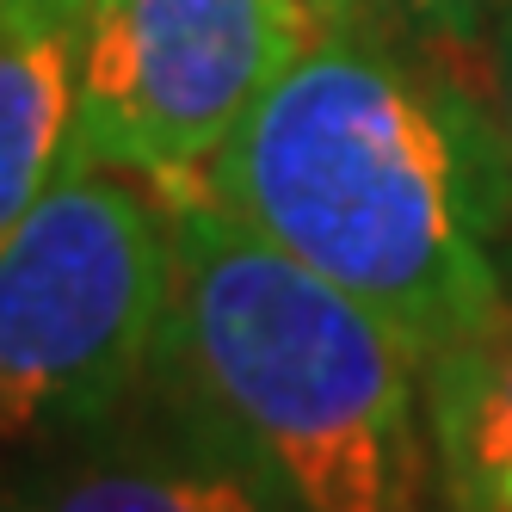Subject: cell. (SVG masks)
<instances>
[{
  "instance_id": "1",
  "label": "cell",
  "mask_w": 512,
  "mask_h": 512,
  "mask_svg": "<svg viewBox=\"0 0 512 512\" xmlns=\"http://www.w3.org/2000/svg\"><path fill=\"white\" fill-rule=\"evenodd\" d=\"M235 223L383 315L420 358L512 309V136L463 62L358 0L284 62L192 179Z\"/></svg>"
},
{
  "instance_id": "2",
  "label": "cell",
  "mask_w": 512,
  "mask_h": 512,
  "mask_svg": "<svg viewBox=\"0 0 512 512\" xmlns=\"http://www.w3.org/2000/svg\"><path fill=\"white\" fill-rule=\"evenodd\" d=\"M173 309L155 389L297 512H432L426 358L340 284L253 235L204 186H167Z\"/></svg>"
},
{
  "instance_id": "3",
  "label": "cell",
  "mask_w": 512,
  "mask_h": 512,
  "mask_svg": "<svg viewBox=\"0 0 512 512\" xmlns=\"http://www.w3.org/2000/svg\"><path fill=\"white\" fill-rule=\"evenodd\" d=\"M167 309V186L62 161L0 235V451L19 457L124 414L155 383Z\"/></svg>"
},
{
  "instance_id": "4",
  "label": "cell",
  "mask_w": 512,
  "mask_h": 512,
  "mask_svg": "<svg viewBox=\"0 0 512 512\" xmlns=\"http://www.w3.org/2000/svg\"><path fill=\"white\" fill-rule=\"evenodd\" d=\"M334 0H87L68 161L198 179Z\"/></svg>"
},
{
  "instance_id": "5",
  "label": "cell",
  "mask_w": 512,
  "mask_h": 512,
  "mask_svg": "<svg viewBox=\"0 0 512 512\" xmlns=\"http://www.w3.org/2000/svg\"><path fill=\"white\" fill-rule=\"evenodd\" d=\"M0 512H297L155 383L124 414L19 451Z\"/></svg>"
},
{
  "instance_id": "6",
  "label": "cell",
  "mask_w": 512,
  "mask_h": 512,
  "mask_svg": "<svg viewBox=\"0 0 512 512\" xmlns=\"http://www.w3.org/2000/svg\"><path fill=\"white\" fill-rule=\"evenodd\" d=\"M87 0L0 7V235L50 192L75 142Z\"/></svg>"
},
{
  "instance_id": "7",
  "label": "cell",
  "mask_w": 512,
  "mask_h": 512,
  "mask_svg": "<svg viewBox=\"0 0 512 512\" xmlns=\"http://www.w3.org/2000/svg\"><path fill=\"white\" fill-rule=\"evenodd\" d=\"M426 420L445 512H512V309L426 358Z\"/></svg>"
},
{
  "instance_id": "8",
  "label": "cell",
  "mask_w": 512,
  "mask_h": 512,
  "mask_svg": "<svg viewBox=\"0 0 512 512\" xmlns=\"http://www.w3.org/2000/svg\"><path fill=\"white\" fill-rule=\"evenodd\" d=\"M371 19H383L389 31H401L408 44L451 56V62H475L494 38V19L506 0H358Z\"/></svg>"
},
{
  "instance_id": "9",
  "label": "cell",
  "mask_w": 512,
  "mask_h": 512,
  "mask_svg": "<svg viewBox=\"0 0 512 512\" xmlns=\"http://www.w3.org/2000/svg\"><path fill=\"white\" fill-rule=\"evenodd\" d=\"M488 75H494V105H500V124L512 136V0L494 19V38H488Z\"/></svg>"
},
{
  "instance_id": "10",
  "label": "cell",
  "mask_w": 512,
  "mask_h": 512,
  "mask_svg": "<svg viewBox=\"0 0 512 512\" xmlns=\"http://www.w3.org/2000/svg\"><path fill=\"white\" fill-rule=\"evenodd\" d=\"M0 7H7V0H0Z\"/></svg>"
}]
</instances>
